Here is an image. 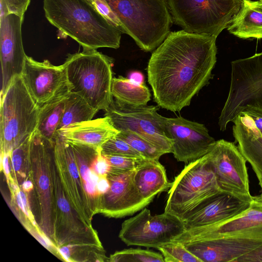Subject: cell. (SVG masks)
Instances as JSON below:
<instances>
[{"label": "cell", "mask_w": 262, "mask_h": 262, "mask_svg": "<svg viewBox=\"0 0 262 262\" xmlns=\"http://www.w3.org/2000/svg\"><path fill=\"white\" fill-rule=\"evenodd\" d=\"M185 230L183 222L176 215L165 212L152 215L145 207L122 223L119 237L128 246L157 249Z\"/></svg>", "instance_id": "8fae6325"}, {"label": "cell", "mask_w": 262, "mask_h": 262, "mask_svg": "<svg viewBox=\"0 0 262 262\" xmlns=\"http://www.w3.org/2000/svg\"><path fill=\"white\" fill-rule=\"evenodd\" d=\"M216 38L183 30L170 32L154 51L148 82L160 107L180 112L209 83L216 62Z\"/></svg>", "instance_id": "6da1fadb"}, {"label": "cell", "mask_w": 262, "mask_h": 262, "mask_svg": "<svg viewBox=\"0 0 262 262\" xmlns=\"http://www.w3.org/2000/svg\"><path fill=\"white\" fill-rule=\"evenodd\" d=\"M6 4L9 14H16L24 19L31 0H3Z\"/></svg>", "instance_id": "8d00e7d4"}, {"label": "cell", "mask_w": 262, "mask_h": 262, "mask_svg": "<svg viewBox=\"0 0 262 262\" xmlns=\"http://www.w3.org/2000/svg\"><path fill=\"white\" fill-rule=\"evenodd\" d=\"M75 160L88 196L92 214L99 213L101 195L98 190L99 177L92 169L91 165L100 149L81 144H72Z\"/></svg>", "instance_id": "d4e9b609"}, {"label": "cell", "mask_w": 262, "mask_h": 262, "mask_svg": "<svg viewBox=\"0 0 262 262\" xmlns=\"http://www.w3.org/2000/svg\"><path fill=\"white\" fill-rule=\"evenodd\" d=\"M114 14L117 29L145 52L155 50L173 23L166 0H104Z\"/></svg>", "instance_id": "3957f363"}, {"label": "cell", "mask_w": 262, "mask_h": 262, "mask_svg": "<svg viewBox=\"0 0 262 262\" xmlns=\"http://www.w3.org/2000/svg\"><path fill=\"white\" fill-rule=\"evenodd\" d=\"M24 18L14 14L0 18V59L2 71L1 97L13 78L21 75L27 55L23 44Z\"/></svg>", "instance_id": "d6986e66"}, {"label": "cell", "mask_w": 262, "mask_h": 262, "mask_svg": "<svg viewBox=\"0 0 262 262\" xmlns=\"http://www.w3.org/2000/svg\"><path fill=\"white\" fill-rule=\"evenodd\" d=\"M113 59L97 50L69 54L64 66L71 92L92 107L105 110L113 100L111 92Z\"/></svg>", "instance_id": "277c9868"}, {"label": "cell", "mask_w": 262, "mask_h": 262, "mask_svg": "<svg viewBox=\"0 0 262 262\" xmlns=\"http://www.w3.org/2000/svg\"><path fill=\"white\" fill-rule=\"evenodd\" d=\"M235 141L254 170L259 184L262 183V135L251 119L243 112L232 121Z\"/></svg>", "instance_id": "603a6c76"}, {"label": "cell", "mask_w": 262, "mask_h": 262, "mask_svg": "<svg viewBox=\"0 0 262 262\" xmlns=\"http://www.w3.org/2000/svg\"><path fill=\"white\" fill-rule=\"evenodd\" d=\"M55 161L69 200L81 217L90 225L94 215L84 190L72 145L59 135L55 139Z\"/></svg>", "instance_id": "ac0fdd59"}, {"label": "cell", "mask_w": 262, "mask_h": 262, "mask_svg": "<svg viewBox=\"0 0 262 262\" xmlns=\"http://www.w3.org/2000/svg\"><path fill=\"white\" fill-rule=\"evenodd\" d=\"M231 66L229 90L219 118L221 131L245 106L262 108V52L234 60Z\"/></svg>", "instance_id": "9c48e42d"}, {"label": "cell", "mask_w": 262, "mask_h": 262, "mask_svg": "<svg viewBox=\"0 0 262 262\" xmlns=\"http://www.w3.org/2000/svg\"><path fill=\"white\" fill-rule=\"evenodd\" d=\"M20 187L23 191L29 195L33 189V184L29 177L24 181Z\"/></svg>", "instance_id": "b9f144b4"}, {"label": "cell", "mask_w": 262, "mask_h": 262, "mask_svg": "<svg viewBox=\"0 0 262 262\" xmlns=\"http://www.w3.org/2000/svg\"><path fill=\"white\" fill-rule=\"evenodd\" d=\"M227 30L240 38L262 39V2L244 0Z\"/></svg>", "instance_id": "484cf974"}, {"label": "cell", "mask_w": 262, "mask_h": 262, "mask_svg": "<svg viewBox=\"0 0 262 262\" xmlns=\"http://www.w3.org/2000/svg\"><path fill=\"white\" fill-rule=\"evenodd\" d=\"M21 76L39 108L71 92L66 69L63 64L54 66L48 60L38 61L27 55Z\"/></svg>", "instance_id": "5bb4252c"}, {"label": "cell", "mask_w": 262, "mask_h": 262, "mask_svg": "<svg viewBox=\"0 0 262 262\" xmlns=\"http://www.w3.org/2000/svg\"><path fill=\"white\" fill-rule=\"evenodd\" d=\"M260 188H261V193L259 195L257 196H253V198L256 200L262 202V183L259 184Z\"/></svg>", "instance_id": "7bdbcfd3"}, {"label": "cell", "mask_w": 262, "mask_h": 262, "mask_svg": "<svg viewBox=\"0 0 262 262\" xmlns=\"http://www.w3.org/2000/svg\"><path fill=\"white\" fill-rule=\"evenodd\" d=\"M183 244L201 262H236L239 257L262 246V238L233 236Z\"/></svg>", "instance_id": "ffe728a7"}, {"label": "cell", "mask_w": 262, "mask_h": 262, "mask_svg": "<svg viewBox=\"0 0 262 262\" xmlns=\"http://www.w3.org/2000/svg\"><path fill=\"white\" fill-rule=\"evenodd\" d=\"M102 155H114L145 159L128 143L117 136L106 141L101 147Z\"/></svg>", "instance_id": "e575fe53"}, {"label": "cell", "mask_w": 262, "mask_h": 262, "mask_svg": "<svg viewBox=\"0 0 262 262\" xmlns=\"http://www.w3.org/2000/svg\"><path fill=\"white\" fill-rule=\"evenodd\" d=\"M135 170L110 168L106 174L109 187L101 196L99 213L107 217L121 218L132 215L149 205L135 185Z\"/></svg>", "instance_id": "e0dca14e"}, {"label": "cell", "mask_w": 262, "mask_h": 262, "mask_svg": "<svg viewBox=\"0 0 262 262\" xmlns=\"http://www.w3.org/2000/svg\"><path fill=\"white\" fill-rule=\"evenodd\" d=\"M221 190L207 155L189 163L175 177L168 193L164 212L181 220Z\"/></svg>", "instance_id": "ba28073f"}, {"label": "cell", "mask_w": 262, "mask_h": 262, "mask_svg": "<svg viewBox=\"0 0 262 262\" xmlns=\"http://www.w3.org/2000/svg\"><path fill=\"white\" fill-rule=\"evenodd\" d=\"M244 0H166L173 23L190 33L217 37Z\"/></svg>", "instance_id": "52a82bcc"}, {"label": "cell", "mask_w": 262, "mask_h": 262, "mask_svg": "<svg viewBox=\"0 0 262 262\" xmlns=\"http://www.w3.org/2000/svg\"><path fill=\"white\" fill-rule=\"evenodd\" d=\"M242 112L249 117L262 135V108L247 105Z\"/></svg>", "instance_id": "f35d334b"}, {"label": "cell", "mask_w": 262, "mask_h": 262, "mask_svg": "<svg viewBox=\"0 0 262 262\" xmlns=\"http://www.w3.org/2000/svg\"><path fill=\"white\" fill-rule=\"evenodd\" d=\"M55 141L35 130L30 137L29 177L33 184L36 222L43 235L55 246V200L52 165L55 160Z\"/></svg>", "instance_id": "5b68a950"}, {"label": "cell", "mask_w": 262, "mask_h": 262, "mask_svg": "<svg viewBox=\"0 0 262 262\" xmlns=\"http://www.w3.org/2000/svg\"><path fill=\"white\" fill-rule=\"evenodd\" d=\"M134 181L140 194L148 204L157 194L169 189L172 185L165 167L158 160L145 159L135 169Z\"/></svg>", "instance_id": "cb8c5ba5"}, {"label": "cell", "mask_w": 262, "mask_h": 262, "mask_svg": "<svg viewBox=\"0 0 262 262\" xmlns=\"http://www.w3.org/2000/svg\"><path fill=\"white\" fill-rule=\"evenodd\" d=\"M221 191L251 202L247 161L234 143L220 139L207 154Z\"/></svg>", "instance_id": "4fadbf2b"}, {"label": "cell", "mask_w": 262, "mask_h": 262, "mask_svg": "<svg viewBox=\"0 0 262 262\" xmlns=\"http://www.w3.org/2000/svg\"><path fill=\"white\" fill-rule=\"evenodd\" d=\"M98 112L80 96L71 92L57 130L74 123L91 120Z\"/></svg>", "instance_id": "f1b7e54d"}, {"label": "cell", "mask_w": 262, "mask_h": 262, "mask_svg": "<svg viewBox=\"0 0 262 262\" xmlns=\"http://www.w3.org/2000/svg\"><path fill=\"white\" fill-rule=\"evenodd\" d=\"M111 92L113 98L133 105H146L150 100V92L144 84H138L121 76L113 77Z\"/></svg>", "instance_id": "4316f807"}, {"label": "cell", "mask_w": 262, "mask_h": 262, "mask_svg": "<svg viewBox=\"0 0 262 262\" xmlns=\"http://www.w3.org/2000/svg\"><path fill=\"white\" fill-rule=\"evenodd\" d=\"M64 261L109 262L103 247L95 245L69 244L58 248Z\"/></svg>", "instance_id": "f546056e"}, {"label": "cell", "mask_w": 262, "mask_h": 262, "mask_svg": "<svg viewBox=\"0 0 262 262\" xmlns=\"http://www.w3.org/2000/svg\"><path fill=\"white\" fill-rule=\"evenodd\" d=\"M69 94L54 99L39 108L36 130L43 137L55 141Z\"/></svg>", "instance_id": "83f0119b"}, {"label": "cell", "mask_w": 262, "mask_h": 262, "mask_svg": "<svg viewBox=\"0 0 262 262\" xmlns=\"http://www.w3.org/2000/svg\"><path fill=\"white\" fill-rule=\"evenodd\" d=\"M103 156L109 163L110 168L123 171L136 169L146 159L114 155Z\"/></svg>", "instance_id": "d590c367"}, {"label": "cell", "mask_w": 262, "mask_h": 262, "mask_svg": "<svg viewBox=\"0 0 262 262\" xmlns=\"http://www.w3.org/2000/svg\"><path fill=\"white\" fill-rule=\"evenodd\" d=\"M260 1H261L262 2V0H260Z\"/></svg>", "instance_id": "ee69618b"}, {"label": "cell", "mask_w": 262, "mask_h": 262, "mask_svg": "<svg viewBox=\"0 0 262 262\" xmlns=\"http://www.w3.org/2000/svg\"><path fill=\"white\" fill-rule=\"evenodd\" d=\"M165 262L162 254L148 250L130 248L110 255L109 262Z\"/></svg>", "instance_id": "1f68e13d"}, {"label": "cell", "mask_w": 262, "mask_h": 262, "mask_svg": "<svg viewBox=\"0 0 262 262\" xmlns=\"http://www.w3.org/2000/svg\"><path fill=\"white\" fill-rule=\"evenodd\" d=\"M236 262H262V246L239 257Z\"/></svg>", "instance_id": "ab89813d"}, {"label": "cell", "mask_w": 262, "mask_h": 262, "mask_svg": "<svg viewBox=\"0 0 262 262\" xmlns=\"http://www.w3.org/2000/svg\"><path fill=\"white\" fill-rule=\"evenodd\" d=\"M43 8L59 38L69 36L83 50L119 48L122 33L88 0H43Z\"/></svg>", "instance_id": "7a4b0ae2"}, {"label": "cell", "mask_w": 262, "mask_h": 262, "mask_svg": "<svg viewBox=\"0 0 262 262\" xmlns=\"http://www.w3.org/2000/svg\"><path fill=\"white\" fill-rule=\"evenodd\" d=\"M164 131L172 141V154L186 164L206 155L216 141L206 126L182 117L165 118Z\"/></svg>", "instance_id": "2e32d148"}, {"label": "cell", "mask_w": 262, "mask_h": 262, "mask_svg": "<svg viewBox=\"0 0 262 262\" xmlns=\"http://www.w3.org/2000/svg\"><path fill=\"white\" fill-rule=\"evenodd\" d=\"M30 137L9 153L11 174L19 186L29 178Z\"/></svg>", "instance_id": "4dcf8cb0"}, {"label": "cell", "mask_w": 262, "mask_h": 262, "mask_svg": "<svg viewBox=\"0 0 262 262\" xmlns=\"http://www.w3.org/2000/svg\"><path fill=\"white\" fill-rule=\"evenodd\" d=\"M158 105H133L113 98L104 111L120 132H130L143 138L164 154L172 152V141L164 131L165 118L158 113Z\"/></svg>", "instance_id": "30bf717a"}, {"label": "cell", "mask_w": 262, "mask_h": 262, "mask_svg": "<svg viewBox=\"0 0 262 262\" xmlns=\"http://www.w3.org/2000/svg\"><path fill=\"white\" fill-rule=\"evenodd\" d=\"M128 78L138 84L144 83V76L140 71H134L130 72L128 75Z\"/></svg>", "instance_id": "60d3db41"}, {"label": "cell", "mask_w": 262, "mask_h": 262, "mask_svg": "<svg viewBox=\"0 0 262 262\" xmlns=\"http://www.w3.org/2000/svg\"><path fill=\"white\" fill-rule=\"evenodd\" d=\"M233 236L262 238V202L253 197L249 208L240 214L219 223L186 230L172 242L184 244Z\"/></svg>", "instance_id": "9a60e30c"}, {"label": "cell", "mask_w": 262, "mask_h": 262, "mask_svg": "<svg viewBox=\"0 0 262 262\" xmlns=\"http://www.w3.org/2000/svg\"><path fill=\"white\" fill-rule=\"evenodd\" d=\"M91 167L93 170L99 177H106V174L110 169L109 163L101 154L100 151L93 160Z\"/></svg>", "instance_id": "74e56055"}, {"label": "cell", "mask_w": 262, "mask_h": 262, "mask_svg": "<svg viewBox=\"0 0 262 262\" xmlns=\"http://www.w3.org/2000/svg\"><path fill=\"white\" fill-rule=\"evenodd\" d=\"M117 136L126 141L145 159L159 160L164 153L149 142L130 132H120Z\"/></svg>", "instance_id": "d6a6232c"}, {"label": "cell", "mask_w": 262, "mask_h": 262, "mask_svg": "<svg viewBox=\"0 0 262 262\" xmlns=\"http://www.w3.org/2000/svg\"><path fill=\"white\" fill-rule=\"evenodd\" d=\"M251 202L220 191L202 203L182 221L186 230L231 219L249 208Z\"/></svg>", "instance_id": "44dd1931"}, {"label": "cell", "mask_w": 262, "mask_h": 262, "mask_svg": "<svg viewBox=\"0 0 262 262\" xmlns=\"http://www.w3.org/2000/svg\"><path fill=\"white\" fill-rule=\"evenodd\" d=\"M157 249L161 252L165 262H201L180 243L171 242Z\"/></svg>", "instance_id": "836d02e7"}, {"label": "cell", "mask_w": 262, "mask_h": 262, "mask_svg": "<svg viewBox=\"0 0 262 262\" xmlns=\"http://www.w3.org/2000/svg\"><path fill=\"white\" fill-rule=\"evenodd\" d=\"M52 175L55 200L54 236L56 247L81 244L102 247L96 230L81 217L70 202L55 160L52 165Z\"/></svg>", "instance_id": "7c38bea8"}, {"label": "cell", "mask_w": 262, "mask_h": 262, "mask_svg": "<svg viewBox=\"0 0 262 262\" xmlns=\"http://www.w3.org/2000/svg\"><path fill=\"white\" fill-rule=\"evenodd\" d=\"M120 132L106 116L71 124L59 129L57 134L72 144L87 145L97 149Z\"/></svg>", "instance_id": "7402d4cb"}, {"label": "cell", "mask_w": 262, "mask_h": 262, "mask_svg": "<svg viewBox=\"0 0 262 262\" xmlns=\"http://www.w3.org/2000/svg\"><path fill=\"white\" fill-rule=\"evenodd\" d=\"M39 113L21 75L15 77L1 97V154H9L32 135Z\"/></svg>", "instance_id": "8992f818"}]
</instances>
